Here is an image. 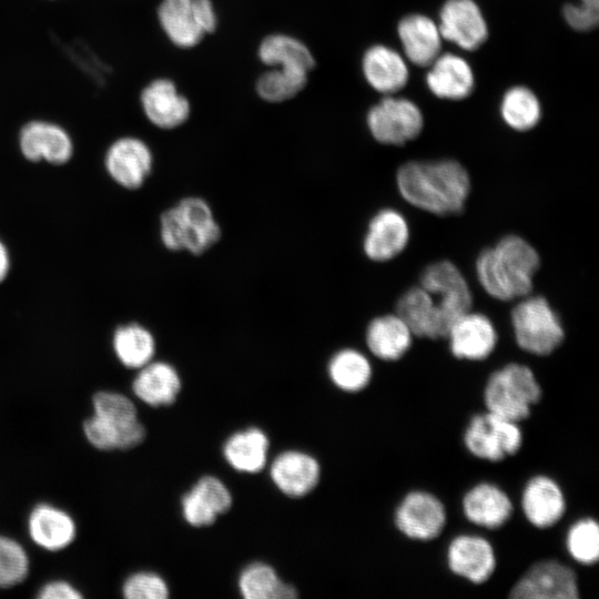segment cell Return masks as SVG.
Wrapping results in <instances>:
<instances>
[{"mask_svg":"<svg viewBox=\"0 0 599 599\" xmlns=\"http://www.w3.org/2000/svg\"><path fill=\"white\" fill-rule=\"evenodd\" d=\"M270 478L285 496L301 498L315 489L321 478V465L311 454L287 449L274 457Z\"/></svg>","mask_w":599,"mask_h":599,"instance_id":"2e32d148","label":"cell"},{"mask_svg":"<svg viewBox=\"0 0 599 599\" xmlns=\"http://www.w3.org/2000/svg\"><path fill=\"white\" fill-rule=\"evenodd\" d=\"M439 18L441 38L465 50H476L487 39L486 21L473 0H447Z\"/></svg>","mask_w":599,"mask_h":599,"instance_id":"e0dca14e","label":"cell"},{"mask_svg":"<svg viewBox=\"0 0 599 599\" xmlns=\"http://www.w3.org/2000/svg\"><path fill=\"white\" fill-rule=\"evenodd\" d=\"M464 443L475 457L500 461L520 449L522 433L519 423L486 412L470 419L464 434Z\"/></svg>","mask_w":599,"mask_h":599,"instance_id":"52a82bcc","label":"cell"},{"mask_svg":"<svg viewBox=\"0 0 599 599\" xmlns=\"http://www.w3.org/2000/svg\"><path fill=\"white\" fill-rule=\"evenodd\" d=\"M447 564L453 573L478 585L494 573L496 555L491 544L484 537L459 535L448 546Z\"/></svg>","mask_w":599,"mask_h":599,"instance_id":"d6986e66","label":"cell"},{"mask_svg":"<svg viewBox=\"0 0 599 599\" xmlns=\"http://www.w3.org/2000/svg\"><path fill=\"white\" fill-rule=\"evenodd\" d=\"M461 505L464 515L470 522L488 529L505 525L514 510L509 496L490 483H480L470 488Z\"/></svg>","mask_w":599,"mask_h":599,"instance_id":"d4e9b609","label":"cell"},{"mask_svg":"<svg viewBox=\"0 0 599 599\" xmlns=\"http://www.w3.org/2000/svg\"><path fill=\"white\" fill-rule=\"evenodd\" d=\"M564 17L567 23L577 31H590L599 21V9L582 4H567L564 8Z\"/></svg>","mask_w":599,"mask_h":599,"instance_id":"b9f144b4","label":"cell"},{"mask_svg":"<svg viewBox=\"0 0 599 599\" xmlns=\"http://www.w3.org/2000/svg\"><path fill=\"white\" fill-rule=\"evenodd\" d=\"M582 6L599 9V0H581Z\"/></svg>","mask_w":599,"mask_h":599,"instance_id":"f6af8a7d","label":"cell"},{"mask_svg":"<svg viewBox=\"0 0 599 599\" xmlns=\"http://www.w3.org/2000/svg\"><path fill=\"white\" fill-rule=\"evenodd\" d=\"M521 509L532 526L549 528L557 524L566 511L565 495L552 478L535 476L522 490Z\"/></svg>","mask_w":599,"mask_h":599,"instance_id":"603a6c76","label":"cell"},{"mask_svg":"<svg viewBox=\"0 0 599 599\" xmlns=\"http://www.w3.org/2000/svg\"><path fill=\"white\" fill-rule=\"evenodd\" d=\"M233 498L227 486L213 475L197 479L181 498L183 519L192 527H206L230 510Z\"/></svg>","mask_w":599,"mask_h":599,"instance_id":"9a60e30c","label":"cell"},{"mask_svg":"<svg viewBox=\"0 0 599 599\" xmlns=\"http://www.w3.org/2000/svg\"><path fill=\"white\" fill-rule=\"evenodd\" d=\"M18 143L22 155L30 162L61 165L73 155V141L68 131L45 120L27 122L20 129Z\"/></svg>","mask_w":599,"mask_h":599,"instance_id":"4fadbf2b","label":"cell"},{"mask_svg":"<svg viewBox=\"0 0 599 599\" xmlns=\"http://www.w3.org/2000/svg\"><path fill=\"white\" fill-rule=\"evenodd\" d=\"M409 237L404 216L395 210L385 209L373 216L364 237V252L373 261L385 262L398 255Z\"/></svg>","mask_w":599,"mask_h":599,"instance_id":"cb8c5ba5","label":"cell"},{"mask_svg":"<svg viewBox=\"0 0 599 599\" xmlns=\"http://www.w3.org/2000/svg\"><path fill=\"white\" fill-rule=\"evenodd\" d=\"M84 592L74 582L65 578H52L41 583L35 590L37 599H81Z\"/></svg>","mask_w":599,"mask_h":599,"instance_id":"60d3db41","label":"cell"},{"mask_svg":"<svg viewBox=\"0 0 599 599\" xmlns=\"http://www.w3.org/2000/svg\"><path fill=\"white\" fill-rule=\"evenodd\" d=\"M26 534L39 549L57 554L71 547L79 535L73 514L52 501L41 500L26 514Z\"/></svg>","mask_w":599,"mask_h":599,"instance_id":"ba28073f","label":"cell"},{"mask_svg":"<svg viewBox=\"0 0 599 599\" xmlns=\"http://www.w3.org/2000/svg\"><path fill=\"white\" fill-rule=\"evenodd\" d=\"M87 444L99 453L128 451L146 438V427L134 400L115 389L101 388L90 396V412L80 423Z\"/></svg>","mask_w":599,"mask_h":599,"instance_id":"7a4b0ae2","label":"cell"},{"mask_svg":"<svg viewBox=\"0 0 599 599\" xmlns=\"http://www.w3.org/2000/svg\"><path fill=\"white\" fill-rule=\"evenodd\" d=\"M140 102L146 119L163 130L182 125L191 113L189 100L177 91L172 80L165 78L146 84L141 92Z\"/></svg>","mask_w":599,"mask_h":599,"instance_id":"ac0fdd59","label":"cell"},{"mask_svg":"<svg viewBox=\"0 0 599 599\" xmlns=\"http://www.w3.org/2000/svg\"><path fill=\"white\" fill-rule=\"evenodd\" d=\"M412 337L409 327L397 314L374 318L366 331L368 349L383 361L399 359L410 347Z\"/></svg>","mask_w":599,"mask_h":599,"instance_id":"f546056e","label":"cell"},{"mask_svg":"<svg viewBox=\"0 0 599 599\" xmlns=\"http://www.w3.org/2000/svg\"><path fill=\"white\" fill-rule=\"evenodd\" d=\"M504 121L517 131L532 129L540 119V104L532 91L525 87L509 89L501 101Z\"/></svg>","mask_w":599,"mask_h":599,"instance_id":"74e56055","label":"cell"},{"mask_svg":"<svg viewBox=\"0 0 599 599\" xmlns=\"http://www.w3.org/2000/svg\"><path fill=\"white\" fill-rule=\"evenodd\" d=\"M158 20L167 39L179 48H193L205 35L194 18L191 0H162Z\"/></svg>","mask_w":599,"mask_h":599,"instance_id":"4dcf8cb0","label":"cell"},{"mask_svg":"<svg viewBox=\"0 0 599 599\" xmlns=\"http://www.w3.org/2000/svg\"><path fill=\"white\" fill-rule=\"evenodd\" d=\"M308 73L294 69L273 67L260 75L255 89L257 94L272 103L294 98L306 85Z\"/></svg>","mask_w":599,"mask_h":599,"instance_id":"8d00e7d4","label":"cell"},{"mask_svg":"<svg viewBox=\"0 0 599 599\" xmlns=\"http://www.w3.org/2000/svg\"><path fill=\"white\" fill-rule=\"evenodd\" d=\"M367 125L376 141L400 145L418 136L423 115L414 102L386 97L368 111Z\"/></svg>","mask_w":599,"mask_h":599,"instance_id":"9c48e42d","label":"cell"},{"mask_svg":"<svg viewBox=\"0 0 599 599\" xmlns=\"http://www.w3.org/2000/svg\"><path fill=\"white\" fill-rule=\"evenodd\" d=\"M31 573V558L16 537L0 531V589L9 590L24 583Z\"/></svg>","mask_w":599,"mask_h":599,"instance_id":"d590c367","label":"cell"},{"mask_svg":"<svg viewBox=\"0 0 599 599\" xmlns=\"http://www.w3.org/2000/svg\"><path fill=\"white\" fill-rule=\"evenodd\" d=\"M237 588L245 599H294L297 589L284 582L268 564L254 561L244 567L237 578Z\"/></svg>","mask_w":599,"mask_h":599,"instance_id":"1f68e13d","label":"cell"},{"mask_svg":"<svg viewBox=\"0 0 599 599\" xmlns=\"http://www.w3.org/2000/svg\"><path fill=\"white\" fill-rule=\"evenodd\" d=\"M160 237L167 250L201 255L217 243L221 227L204 199L189 196L162 213Z\"/></svg>","mask_w":599,"mask_h":599,"instance_id":"277c9868","label":"cell"},{"mask_svg":"<svg viewBox=\"0 0 599 599\" xmlns=\"http://www.w3.org/2000/svg\"><path fill=\"white\" fill-rule=\"evenodd\" d=\"M182 388L176 368L167 362L151 361L138 369L131 382L133 396L152 408L166 407L175 403Z\"/></svg>","mask_w":599,"mask_h":599,"instance_id":"7402d4cb","label":"cell"},{"mask_svg":"<svg viewBox=\"0 0 599 599\" xmlns=\"http://www.w3.org/2000/svg\"><path fill=\"white\" fill-rule=\"evenodd\" d=\"M194 18L204 34L215 31L217 17L211 0H191Z\"/></svg>","mask_w":599,"mask_h":599,"instance_id":"7bdbcfd3","label":"cell"},{"mask_svg":"<svg viewBox=\"0 0 599 599\" xmlns=\"http://www.w3.org/2000/svg\"><path fill=\"white\" fill-rule=\"evenodd\" d=\"M542 396L532 370L518 363H510L494 372L485 387L484 399L487 412L512 422L526 419L531 406Z\"/></svg>","mask_w":599,"mask_h":599,"instance_id":"5b68a950","label":"cell"},{"mask_svg":"<svg viewBox=\"0 0 599 599\" xmlns=\"http://www.w3.org/2000/svg\"><path fill=\"white\" fill-rule=\"evenodd\" d=\"M10 270V256L6 245L0 241V283L7 277Z\"/></svg>","mask_w":599,"mask_h":599,"instance_id":"ee69618b","label":"cell"},{"mask_svg":"<svg viewBox=\"0 0 599 599\" xmlns=\"http://www.w3.org/2000/svg\"><path fill=\"white\" fill-rule=\"evenodd\" d=\"M397 529L406 537L428 541L440 535L446 525L443 502L433 494L414 490L399 502L394 516Z\"/></svg>","mask_w":599,"mask_h":599,"instance_id":"8fae6325","label":"cell"},{"mask_svg":"<svg viewBox=\"0 0 599 599\" xmlns=\"http://www.w3.org/2000/svg\"><path fill=\"white\" fill-rule=\"evenodd\" d=\"M397 186L412 205L447 215L464 209L470 180L466 169L454 160L413 161L399 167Z\"/></svg>","mask_w":599,"mask_h":599,"instance_id":"6da1fadb","label":"cell"},{"mask_svg":"<svg viewBox=\"0 0 599 599\" xmlns=\"http://www.w3.org/2000/svg\"><path fill=\"white\" fill-rule=\"evenodd\" d=\"M270 439L258 427L237 430L226 438L222 453L231 468L243 474L262 471L268 460Z\"/></svg>","mask_w":599,"mask_h":599,"instance_id":"484cf974","label":"cell"},{"mask_svg":"<svg viewBox=\"0 0 599 599\" xmlns=\"http://www.w3.org/2000/svg\"><path fill=\"white\" fill-rule=\"evenodd\" d=\"M362 68L368 84L384 94L399 91L408 80V69L403 58L385 45L368 48L364 53Z\"/></svg>","mask_w":599,"mask_h":599,"instance_id":"f1b7e54d","label":"cell"},{"mask_svg":"<svg viewBox=\"0 0 599 599\" xmlns=\"http://www.w3.org/2000/svg\"><path fill=\"white\" fill-rule=\"evenodd\" d=\"M260 60L270 67L294 69L309 73L315 67V59L305 43L298 39L274 33L265 37L258 47Z\"/></svg>","mask_w":599,"mask_h":599,"instance_id":"836d02e7","label":"cell"},{"mask_svg":"<svg viewBox=\"0 0 599 599\" xmlns=\"http://www.w3.org/2000/svg\"><path fill=\"white\" fill-rule=\"evenodd\" d=\"M540 264L537 251L524 238L507 235L484 250L476 261L480 285L493 297L510 301L528 295Z\"/></svg>","mask_w":599,"mask_h":599,"instance_id":"3957f363","label":"cell"},{"mask_svg":"<svg viewBox=\"0 0 599 599\" xmlns=\"http://www.w3.org/2000/svg\"><path fill=\"white\" fill-rule=\"evenodd\" d=\"M396 312L415 336L427 338L447 336L449 325L437 300L422 286L405 292L397 302Z\"/></svg>","mask_w":599,"mask_h":599,"instance_id":"44dd1931","label":"cell"},{"mask_svg":"<svg viewBox=\"0 0 599 599\" xmlns=\"http://www.w3.org/2000/svg\"><path fill=\"white\" fill-rule=\"evenodd\" d=\"M112 349L122 366L138 370L154 359L156 342L146 327L130 323L114 331Z\"/></svg>","mask_w":599,"mask_h":599,"instance_id":"d6a6232c","label":"cell"},{"mask_svg":"<svg viewBox=\"0 0 599 599\" xmlns=\"http://www.w3.org/2000/svg\"><path fill=\"white\" fill-rule=\"evenodd\" d=\"M420 286L437 298L449 327L471 307L469 286L457 266L449 261L428 265L422 273Z\"/></svg>","mask_w":599,"mask_h":599,"instance_id":"7c38bea8","label":"cell"},{"mask_svg":"<svg viewBox=\"0 0 599 599\" xmlns=\"http://www.w3.org/2000/svg\"><path fill=\"white\" fill-rule=\"evenodd\" d=\"M125 599H166L170 588L165 579L155 571L138 570L129 573L120 586Z\"/></svg>","mask_w":599,"mask_h":599,"instance_id":"ab89813d","label":"cell"},{"mask_svg":"<svg viewBox=\"0 0 599 599\" xmlns=\"http://www.w3.org/2000/svg\"><path fill=\"white\" fill-rule=\"evenodd\" d=\"M430 65L426 82L436 97L461 100L473 92L474 73L463 58L453 53L439 54Z\"/></svg>","mask_w":599,"mask_h":599,"instance_id":"4316f807","label":"cell"},{"mask_svg":"<svg viewBox=\"0 0 599 599\" xmlns=\"http://www.w3.org/2000/svg\"><path fill=\"white\" fill-rule=\"evenodd\" d=\"M566 548L573 560L593 565L599 559V526L592 518L576 521L566 536Z\"/></svg>","mask_w":599,"mask_h":599,"instance_id":"f35d334b","label":"cell"},{"mask_svg":"<svg viewBox=\"0 0 599 599\" xmlns=\"http://www.w3.org/2000/svg\"><path fill=\"white\" fill-rule=\"evenodd\" d=\"M511 322L518 346L530 354L549 355L564 341L561 323L541 296L527 297L517 304Z\"/></svg>","mask_w":599,"mask_h":599,"instance_id":"8992f818","label":"cell"},{"mask_svg":"<svg viewBox=\"0 0 599 599\" xmlns=\"http://www.w3.org/2000/svg\"><path fill=\"white\" fill-rule=\"evenodd\" d=\"M153 165L149 145L139 138L123 136L106 150L104 166L111 179L126 190L143 185Z\"/></svg>","mask_w":599,"mask_h":599,"instance_id":"5bb4252c","label":"cell"},{"mask_svg":"<svg viewBox=\"0 0 599 599\" xmlns=\"http://www.w3.org/2000/svg\"><path fill=\"white\" fill-rule=\"evenodd\" d=\"M447 337L453 355L469 361L485 359L497 343L496 329L489 318L469 311L451 324Z\"/></svg>","mask_w":599,"mask_h":599,"instance_id":"ffe728a7","label":"cell"},{"mask_svg":"<svg viewBox=\"0 0 599 599\" xmlns=\"http://www.w3.org/2000/svg\"><path fill=\"white\" fill-rule=\"evenodd\" d=\"M397 32L406 57L414 64L430 65L439 55L441 35L429 18L422 14L407 16L399 21Z\"/></svg>","mask_w":599,"mask_h":599,"instance_id":"83f0119b","label":"cell"},{"mask_svg":"<svg viewBox=\"0 0 599 599\" xmlns=\"http://www.w3.org/2000/svg\"><path fill=\"white\" fill-rule=\"evenodd\" d=\"M327 374L338 389L357 393L369 384L372 365L363 353L354 348H344L331 357Z\"/></svg>","mask_w":599,"mask_h":599,"instance_id":"e575fe53","label":"cell"},{"mask_svg":"<svg viewBox=\"0 0 599 599\" xmlns=\"http://www.w3.org/2000/svg\"><path fill=\"white\" fill-rule=\"evenodd\" d=\"M514 599H577L579 589L572 569L556 560L532 565L514 585Z\"/></svg>","mask_w":599,"mask_h":599,"instance_id":"30bf717a","label":"cell"}]
</instances>
